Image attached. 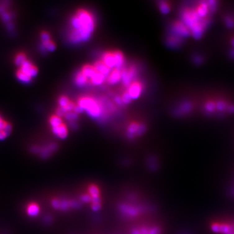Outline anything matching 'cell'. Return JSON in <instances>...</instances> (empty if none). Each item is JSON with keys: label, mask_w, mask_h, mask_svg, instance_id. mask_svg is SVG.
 <instances>
[{"label": "cell", "mask_w": 234, "mask_h": 234, "mask_svg": "<svg viewBox=\"0 0 234 234\" xmlns=\"http://www.w3.org/2000/svg\"><path fill=\"white\" fill-rule=\"evenodd\" d=\"M40 211V206L36 203H30L26 209L27 214L30 217H36L39 214Z\"/></svg>", "instance_id": "cell-10"}, {"label": "cell", "mask_w": 234, "mask_h": 234, "mask_svg": "<svg viewBox=\"0 0 234 234\" xmlns=\"http://www.w3.org/2000/svg\"><path fill=\"white\" fill-rule=\"evenodd\" d=\"M101 61L109 68L111 69L115 68V58L113 52H105L102 56Z\"/></svg>", "instance_id": "cell-7"}, {"label": "cell", "mask_w": 234, "mask_h": 234, "mask_svg": "<svg viewBox=\"0 0 234 234\" xmlns=\"http://www.w3.org/2000/svg\"><path fill=\"white\" fill-rule=\"evenodd\" d=\"M40 50L41 51L43 52H45L46 51H47L46 50V49H45V47H44V46H43V45H41L40 46Z\"/></svg>", "instance_id": "cell-37"}, {"label": "cell", "mask_w": 234, "mask_h": 234, "mask_svg": "<svg viewBox=\"0 0 234 234\" xmlns=\"http://www.w3.org/2000/svg\"><path fill=\"white\" fill-rule=\"evenodd\" d=\"M75 107V105L74 104L72 101H70L64 108L66 110L67 112H71L73 110H74Z\"/></svg>", "instance_id": "cell-27"}, {"label": "cell", "mask_w": 234, "mask_h": 234, "mask_svg": "<svg viewBox=\"0 0 234 234\" xmlns=\"http://www.w3.org/2000/svg\"><path fill=\"white\" fill-rule=\"evenodd\" d=\"M160 9L162 11V13H164V14H166L168 13L169 11V7L168 4L166 3L165 2H162L160 3Z\"/></svg>", "instance_id": "cell-23"}, {"label": "cell", "mask_w": 234, "mask_h": 234, "mask_svg": "<svg viewBox=\"0 0 234 234\" xmlns=\"http://www.w3.org/2000/svg\"><path fill=\"white\" fill-rule=\"evenodd\" d=\"M67 113V111H66L64 107H59L56 111V115H58L59 117H61L62 116H65Z\"/></svg>", "instance_id": "cell-26"}, {"label": "cell", "mask_w": 234, "mask_h": 234, "mask_svg": "<svg viewBox=\"0 0 234 234\" xmlns=\"http://www.w3.org/2000/svg\"><path fill=\"white\" fill-rule=\"evenodd\" d=\"M139 125L136 123L131 124L128 128V132L129 134H132L134 133H137L138 130Z\"/></svg>", "instance_id": "cell-22"}, {"label": "cell", "mask_w": 234, "mask_h": 234, "mask_svg": "<svg viewBox=\"0 0 234 234\" xmlns=\"http://www.w3.org/2000/svg\"><path fill=\"white\" fill-rule=\"evenodd\" d=\"M78 104L93 118H98L102 113V109L99 102L90 97L79 98Z\"/></svg>", "instance_id": "cell-2"}, {"label": "cell", "mask_w": 234, "mask_h": 234, "mask_svg": "<svg viewBox=\"0 0 234 234\" xmlns=\"http://www.w3.org/2000/svg\"><path fill=\"white\" fill-rule=\"evenodd\" d=\"M42 45L44 46L45 49L47 51L53 52L56 48L55 43L51 40L43 43Z\"/></svg>", "instance_id": "cell-18"}, {"label": "cell", "mask_w": 234, "mask_h": 234, "mask_svg": "<svg viewBox=\"0 0 234 234\" xmlns=\"http://www.w3.org/2000/svg\"><path fill=\"white\" fill-rule=\"evenodd\" d=\"M81 72L88 79H89L97 72L94 66L90 65H86L83 66Z\"/></svg>", "instance_id": "cell-11"}, {"label": "cell", "mask_w": 234, "mask_h": 234, "mask_svg": "<svg viewBox=\"0 0 234 234\" xmlns=\"http://www.w3.org/2000/svg\"><path fill=\"white\" fill-rule=\"evenodd\" d=\"M7 123L3 121L0 117V130H2L4 128V127L6 125Z\"/></svg>", "instance_id": "cell-36"}, {"label": "cell", "mask_w": 234, "mask_h": 234, "mask_svg": "<svg viewBox=\"0 0 234 234\" xmlns=\"http://www.w3.org/2000/svg\"><path fill=\"white\" fill-rule=\"evenodd\" d=\"M136 70L133 67L121 70V81L125 86H130L136 75Z\"/></svg>", "instance_id": "cell-3"}, {"label": "cell", "mask_w": 234, "mask_h": 234, "mask_svg": "<svg viewBox=\"0 0 234 234\" xmlns=\"http://www.w3.org/2000/svg\"><path fill=\"white\" fill-rule=\"evenodd\" d=\"M76 15L80 20L83 29L92 33L95 28V21L91 13L85 9H81L77 11ZM89 38L84 36L76 29H73L70 34V40L74 43L86 41Z\"/></svg>", "instance_id": "cell-1"}, {"label": "cell", "mask_w": 234, "mask_h": 234, "mask_svg": "<svg viewBox=\"0 0 234 234\" xmlns=\"http://www.w3.org/2000/svg\"><path fill=\"white\" fill-rule=\"evenodd\" d=\"M106 77L100 73H96L93 77L90 79L91 82L94 85H100L104 82Z\"/></svg>", "instance_id": "cell-12"}, {"label": "cell", "mask_w": 234, "mask_h": 234, "mask_svg": "<svg viewBox=\"0 0 234 234\" xmlns=\"http://www.w3.org/2000/svg\"><path fill=\"white\" fill-rule=\"evenodd\" d=\"M121 98L123 103L125 104H128V103H130L131 101V100H132V98H131L130 94H128V91L124 93L123 96H121Z\"/></svg>", "instance_id": "cell-21"}, {"label": "cell", "mask_w": 234, "mask_h": 234, "mask_svg": "<svg viewBox=\"0 0 234 234\" xmlns=\"http://www.w3.org/2000/svg\"><path fill=\"white\" fill-rule=\"evenodd\" d=\"M70 102V101L69 100V99L67 97H66V96H62L58 100L60 107H65Z\"/></svg>", "instance_id": "cell-20"}, {"label": "cell", "mask_w": 234, "mask_h": 234, "mask_svg": "<svg viewBox=\"0 0 234 234\" xmlns=\"http://www.w3.org/2000/svg\"><path fill=\"white\" fill-rule=\"evenodd\" d=\"M1 15H2V19L4 21H8L9 20H10V17H11L10 15H9L8 14L6 11H4V13L1 14Z\"/></svg>", "instance_id": "cell-30"}, {"label": "cell", "mask_w": 234, "mask_h": 234, "mask_svg": "<svg viewBox=\"0 0 234 234\" xmlns=\"http://www.w3.org/2000/svg\"><path fill=\"white\" fill-rule=\"evenodd\" d=\"M115 102L117 103V104L119 105H122L123 103V101H122V100H121V98L120 97H119V96H117V97H116L115 98Z\"/></svg>", "instance_id": "cell-35"}, {"label": "cell", "mask_w": 234, "mask_h": 234, "mask_svg": "<svg viewBox=\"0 0 234 234\" xmlns=\"http://www.w3.org/2000/svg\"><path fill=\"white\" fill-rule=\"evenodd\" d=\"M88 80V78L82 73L81 71L78 73L75 77V83L80 87L85 85L87 83Z\"/></svg>", "instance_id": "cell-14"}, {"label": "cell", "mask_w": 234, "mask_h": 234, "mask_svg": "<svg viewBox=\"0 0 234 234\" xmlns=\"http://www.w3.org/2000/svg\"><path fill=\"white\" fill-rule=\"evenodd\" d=\"M41 38L43 41V43L51 40V36L47 32H43L41 34Z\"/></svg>", "instance_id": "cell-25"}, {"label": "cell", "mask_w": 234, "mask_h": 234, "mask_svg": "<svg viewBox=\"0 0 234 234\" xmlns=\"http://www.w3.org/2000/svg\"><path fill=\"white\" fill-rule=\"evenodd\" d=\"M89 191L91 194L92 196H93V198H97L99 197V191L97 187L94 186H92L89 189Z\"/></svg>", "instance_id": "cell-24"}, {"label": "cell", "mask_w": 234, "mask_h": 234, "mask_svg": "<svg viewBox=\"0 0 234 234\" xmlns=\"http://www.w3.org/2000/svg\"><path fill=\"white\" fill-rule=\"evenodd\" d=\"M11 130H12V127L10 124L7 123L6 125L4 127V128L3 129V130L4 131V132L6 133L7 134H8V136H9L11 132Z\"/></svg>", "instance_id": "cell-28"}, {"label": "cell", "mask_w": 234, "mask_h": 234, "mask_svg": "<svg viewBox=\"0 0 234 234\" xmlns=\"http://www.w3.org/2000/svg\"><path fill=\"white\" fill-rule=\"evenodd\" d=\"M49 123L50 125L51 126L52 128H56L58 126L61 125L62 124H63L61 117L56 115L51 116L49 118Z\"/></svg>", "instance_id": "cell-15"}, {"label": "cell", "mask_w": 234, "mask_h": 234, "mask_svg": "<svg viewBox=\"0 0 234 234\" xmlns=\"http://www.w3.org/2000/svg\"><path fill=\"white\" fill-rule=\"evenodd\" d=\"M17 78L20 82L22 83H29L31 81L32 78L28 76L27 75L25 74L24 73L22 72L20 70H19L16 73Z\"/></svg>", "instance_id": "cell-16"}, {"label": "cell", "mask_w": 234, "mask_h": 234, "mask_svg": "<svg viewBox=\"0 0 234 234\" xmlns=\"http://www.w3.org/2000/svg\"><path fill=\"white\" fill-rule=\"evenodd\" d=\"M113 52L114 56L115 58V68L120 69L122 67V66H123L124 61H125L123 54L121 52L118 51Z\"/></svg>", "instance_id": "cell-13"}, {"label": "cell", "mask_w": 234, "mask_h": 234, "mask_svg": "<svg viewBox=\"0 0 234 234\" xmlns=\"http://www.w3.org/2000/svg\"><path fill=\"white\" fill-rule=\"evenodd\" d=\"M93 66L98 72L104 75L106 77L111 72V68L107 66L101 60L96 62Z\"/></svg>", "instance_id": "cell-9"}, {"label": "cell", "mask_w": 234, "mask_h": 234, "mask_svg": "<svg viewBox=\"0 0 234 234\" xmlns=\"http://www.w3.org/2000/svg\"><path fill=\"white\" fill-rule=\"evenodd\" d=\"M81 200H83L84 202H88L89 200H91V197L88 195H85L81 197Z\"/></svg>", "instance_id": "cell-34"}, {"label": "cell", "mask_w": 234, "mask_h": 234, "mask_svg": "<svg viewBox=\"0 0 234 234\" xmlns=\"http://www.w3.org/2000/svg\"><path fill=\"white\" fill-rule=\"evenodd\" d=\"M26 61V56L23 53L18 54L15 58V64L18 66H21Z\"/></svg>", "instance_id": "cell-17"}, {"label": "cell", "mask_w": 234, "mask_h": 234, "mask_svg": "<svg viewBox=\"0 0 234 234\" xmlns=\"http://www.w3.org/2000/svg\"><path fill=\"white\" fill-rule=\"evenodd\" d=\"M60 204V201L57 199H54L52 202V206L54 208L56 209H59Z\"/></svg>", "instance_id": "cell-29"}, {"label": "cell", "mask_w": 234, "mask_h": 234, "mask_svg": "<svg viewBox=\"0 0 234 234\" xmlns=\"http://www.w3.org/2000/svg\"><path fill=\"white\" fill-rule=\"evenodd\" d=\"M160 230L157 228H153L149 230V234H159Z\"/></svg>", "instance_id": "cell-33"}, {"label": "cell", "mask_w": 234, "mask_h": 234, "mask_svg": "<svg viewBox=\"0 0 234 234\" xmlns=\"http://www.w3.org/2000/svg\"><path fill=\"white\" fill-rule=\"evenodd\" d=\"M121 80V70L115 68L111 70L109 75L107 77V81L111 85H115Z\"/></svg>", "instance_id": "cell-6"}, {"label": "cell", "mask_w": 234, "mask_h": 234, "mask_svg": "<svg viewBox=\"0 0 234 234\" xmlns=\"http://www.w3.org/2000/svg\"><path fill=\"white\" fill-rule=\"evenodd\" d=\"M20 70L25 74L27 75L31 78L36 77L38 73V70L36 67L33 66L30 62L27 60L21 66H20Z\"/></svg>", "instance_id": "cell-5"}, {"label": "cell", "mask_w": 234, "mask_h": 234, "mask_svg": "<svg viewBox=\"0 0 234 234\" xmlns=\"http://www.w3.org/2000/svg\"><path fill=\"white\" fill-rule=\"evenodd\" d=\"M142 91V84L139 81H134L130 84L128 92L132 99H136L141 96Z\"/></svg>", "instance_id": "cell-4"}, {"label": "cell", "mask_w": 234, "mask_h": 234, "mask_svg": "<svg viewBox=\"0 0 234 234\" xmlns=\"http://www.w3.org/2000/svg\"><path fill=\"white\" fill-rule=\"evenodd\" d=\"M8 136V134H7L3 130H0V141L4 140V139L6 138Z\"/></svg>", "instance_id": "cell-32"}, {"label": "cell", "mask_w": 234, "mask_h": 234, "mask_svg": "<svg viewBox=\"0 0 234 234\" xmlns=\"http://www.w3.org/2000/svg\"><path fill=\"white\" fill-rule=\"evenodd\" d=\"M52 132L60 139L66 138L68 134V130L66 126L62 124L56 128H52Z\"/></svg>", "instance_id": "cell-8"}, {"label": "cell", "mask_w": 234, "mask_h": 234, "mask_svg": "<svg viewBox=\"0 0 234 234\" xmlns=\"http://www.w3.org/2000/svg\"><path fill=\"white\" fill-rule=\"evenodd\" d=\"M83 111H84L83 109L78 105L77 106H75L74 109V112L77 114L82 113Z\"/></svg>", "instance_id": "cell-31"}, {"label": "cell", "mask_w": 234, "mask_h": 234, "mask_svg": "<svg viewBox=\"0 0 234 234\" xmlns=\"http://www.w3.org/2000/svg\"><path fill=\"white\" fill-rule=\"evenodd\" d=\"M65 118L66 120H67L70 121H74L75 120H77L78 118V114L75 113L74 112H68L66 113L65 115Z\"/></svg>", "instance_id": "cell-19"}]
</instances>
